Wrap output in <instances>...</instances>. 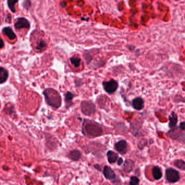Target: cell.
I'll return each instance as SVG.
<instances>
[{"label":"cell","mask_w":185,"mask_h":185,"mask_svg":"<svg viewBox=\"0 0 185 185\" xmlns=\"http://www.w3.org/2000/svg\"><path fill=\"white\" fill-rule=\"evenodd\" d=\"M82 133L90 138H94L99 136L102 133V129L101 126L97 122L85 119L82 125Z\"/></svg>","instance_id":"obj_1"},{"label":"cell","mask_w":185,"mask_h":185,"mask_svg":"<svg viewBox=\"0 0 185 185\" xmlns=\"http://www.w3.org/2000/svg\"><path fill=\"white\" fill-rule=\"evenodd\" d=\"M46 103L49 106L59 108L61 105L62 100L60 94L54 88H47L43 91Z\"/></svg>","instance_id":"obj_2"},{"label":"cell","mask_w":185,"mask_h":185,"mask_svg":"<svg viewBox=\"0 0 185 185\" xmlns=\"http://www.w3.org/2000/svg\"><path fill=\"white\" fill-rule=\"evenodd\" d=\"M81 110L85 115L90 116L94 114L96 111L94 104L90 100H84L81 103Z\"/></svg>","instance_id":"obj_3"},{"label":"cell","mask_w":185,"mask_h":185,"mask_svg":"<svg viewBox=\"0 0 185 185\" xmlns=\"http://www.w3.org/2000/svg\"><path fill=\"white\" fill-rule=\"evenodd\" d=\"M165 178L167 181L170 184L177 182L180 179L179 172L172 168H168L166 169L165 173Z\"/></svg>","instance_id":"obj_4"},{"label":"cell","mask_w":185,"mask_h":185,"mask_svg":"<svg viewBox=\"0 0 185 185\" xmlns=\"http://www.w3.org/2000/svg\"><path fill=\"white\" fill-rule=\"evenodd\" d=\"M104 90L109 94L114 93L118 88V84L114 79H110L108 82H103Z\"/></svg>","instance_id":"obj_5"},{"label":"cell","mask_w":185,"mask_h":185,"mask_svg":"<svg viewBox=\"0 0 185 185\" xmlns=\"http://www.w3.org/2000/svg\"><path fill=\"white\" fill-rule=\"evenodd\" d=\"M116 150L121 154H125L128 151V143L125 140H120L114 144Z\"/></svg>","instance_id":"obj_6"},{"label":"cell","mask_w":185,"mask_h":185,"mask_svg":"<svg viewBox=\"0 0 185 185\" xmlns=\"http://www.w3.org/2000/svg\"><path fill=\"white\" fill-rule=\"evenodd\" d=\"M14 26L17 29L24 28L29 29L31 26V24L27 18H18L15 23Z\"/></svg>","instance_id":"obj_7"},{"label":"cell","mask_w":185,"mask_h":185,"mask_svg":"<svg viewBox=\"0 0 185 185\" xmlns=\"http://www.w3.org/2000/svg\"><path fill=\"white\" fill-rule=\"evenodd\" d=\"M103 174L106 179L107 180H113L116 178V174L114 170L108 166H105L103 168Z\"/></svg>","instance_id":"obj_8"},{"label":"cell","mask_w":185,"mask_h":185,"mask_svg":"<svg viewBox=\"0 0 185 185\" xmlns=\"http://www.w3.org/2000/svg\"><path fill=\"white\" fill-rule=\"evenodd\" d=\"M132 106L135 109L141 110L144 107V100L141 97H137L132 101Z\"/></svg>","instance_id":"obj_9"},{"label":"cell","mask_w":185,"mask_h":185,"mask_svg":"<svg viewBox=\"0 0 185 185\" xmlns=\"http://www.w3.org/2000/svg\"><path fill=\"white\" fill-rule=\"evenodd\" d=\"M135 167V163L131 159H127L123 166V170L126 173H130Z\"/></svg>","instance_id":"obj_10"},{"label":"cell","mask_w":185,"mask_h":185,"mask_svg":"<svg viewBox=\"0 0 185 185\" xmlns=\"http://www.w3.org/2000/svg\"><path fill=\"white\" fill-rule=\"evenodd\" d=\"M2 33L6 35L10 40H14L16 38L15 33L14 32L12 28L10 27H6L2 29Z\"/></svg>","instance_id":"obj_11"},{"label":"cell","mask_w":185,"mask_h":185,"mask_svg":"<svg viewBox=\"0 0 185 185\" xmlns=\"http://www.w3.org/2000/svg\"><path fill=\"white\" fill-rule=\"evenodd\" d=\"M8 71L3 67L0 66V84H3L8 78Z\"/></svg>","instance_id":"obj_12"},{"label":"cell","mask_w":185,"mask_h":185,"mask_svg":"<svg viewBox=\"0 0 185 185\" xmlns=\"http://www.w3.org/2000/svg\"><path fill=\"white\" fill-rule=\"evenodd\" d=\"M68 156L73 161H78L81 157V153L78 149L73 150L69 152Z\"/></svg>","instance_id":"obj_13"},{"label":"cell","mask_w":185,"mask_h":185,"mask_svg":"<svg viewBox=\"0 0 185 185\" xmlns=\"http://www.w3.org/2000/svg\"><path fill=\"white\" fill-rule=\"evenodd\" d=\"M152 175L155 180L161 179L162 176L161 168L158 166H154L152 169Z\"/></svg>","instance_id":"obj_14"},{"label":"cell","mask_w":185,"mask_h":185,"mask_svg":"<svg viewBox=\"0 0 185 185\" xmlns=\"http://www.w3.org/2000/svg\"><path fill=\"white\" fill-rule=\"evenodd\" d=\"M170 122H169V127L170 128H173L176 127L178 122V116L174 112H172L171 115L169 117Z\"/></svg>","instance_id":"obj_15"},{"label":"cell","mask_w":185,"mask_h":185,"mask_svg":"<svg viewBox=\"0 0 185 185\" xmlns=\"http://www.w3.org/2000/svg\"><path fill=\"white\" fill-rule=\"evenodd\" d=\"M107 155L108 158V161L110 164H113L116 162L118 159V155L112 150H109L107 152Z\"/></svg>","instance_id":"obj_16"},{"label":"cell","mask_w":185,"mask_h":185,"mask_svg":"<svg viewBox=\"0 0 185 185\" xmlns=\"http://www.w3.org/2000/svg\"><path fill=\"white\" fill-rule=\"evenodd\" d=\"M174 164L181 170L185 171V162L182 160H177L174 161Z\"/></svg>","instance_id":"obj_17"},{"label":"cell","mask_w":185,"mask_h":185,"mask_svg":"<svg viewBox=\"0 0 185 185\" xmlns=\"http://www.w3.org/2000/svg\"><path fill=\"white\" fill-rule=\"evenodd\" d=\"M18 2V0H7V3H8V7L12 13H15V4Z\"/></svg>","instance_id":"obj_18"},{"label":"cell","mask_w":185,"mask_h":185,"mask_svg":"<svg viewBox=\"0 0 185 185\" xmlns=\"http://www.w3.org/2000/svg\"><path fill=\"white\" fill-rule=\"evenodd\" d=\"M70 63H72V64H73L74 66L75 67H78L80 65L81 60L80 58H78V57H73L70 59Z\"/></svg>","instance_id":"obj_19"},{"label":"cell","mask_w":185,"mask_h":185,"mask_svg":"<svg viewBox=\"0 0 185 185\" xmlns=\"http://www.w3.org/2000/svg\"><path fill=\"white\" fill-rule=\"evenodd\" d=\"M74 97V94H73L72 92L68 91L65 94V100H66V103H70L72 102Z\"/></svg>","instance_id":"obj_20"},{"label":"cell","mask_w":185,"mask_h":185,"mask_svg":"<svg viewBox=\"0 0 185 185\" xmlns=\"http://www.w3.org/2000/svg\"><path fill=\"white\" fill-rule=\"evenodd\" d=\"M140 182V180L137 176H133L130 178L129 184L131 185H136L139 184Z\"/></svg>","instance_id":"obj_21"},{"label":"cell","mask_w":185,"mask_h":185,"mask_svg":"<svg viewBox=\"0 0 185 185\" xmlns=\"http://www.w3.org/2000/svg\"><path fill=\"white\" fill-rule=\"evenodd\" d=\"M46 46V43L43 40H41L39 41V43L37 46V49H42Z\"/></svg>","instance_id":"obj_22"},{"label":"cell","mask_w":185,"mask_h":185,"mask_svg":"<svg viewBox=\"0 0 185 185\" xmlns=\"http://www.w3.org/2000/svg\"><path fill=\"white\" fill-rule=\"evenodd\" d=\"M23 4H24L25 8H26L27 9H28L29 8V7H31V2L29 1V2H28V0H25Z\"/></svg>","instance_id":"obj_23"},{"label":"cell","mask_w":185,"mask_h":185,"mask_svg":"<svg viewBox=\"0 0 185 185\" xmlns=\"http://www.w3.org/2000/svg\"><path fill=\"white\" fill-rule=\"evenodd\" d=\"M179 128L180 129H181L182 130L185 131V122H181L179 127Z\"/></svg>","instance_id":"obj_24"},{"label":"cell","mask_w":185,"mask_h":185,"mask_svg":"<svg viewBox=\"0 0 185 185\" xmlns=\"http://www.w3.org/2000/svg\"><path fill=\"white\" fill-rule=\"evenodd\" d=\"M4 45V41H3V40H2V39L0 38V49L3 48Z\"/></svg>","instance_id":"obj_25"},{"label":"cell","mask_w":185,"mask_h":185,"mask_svg":"<svg viewBox=\"0 0 185 185\" xmlns=\"http://www.w3.org/2000/svg\"><path fill=\"white\" fill-rule=\"evenodd\" d=\"M123 159L121 158H120L118 159V166H120L122 164H123Z\"/></svg>","instance_id":"obj_26"}]
</instances>
